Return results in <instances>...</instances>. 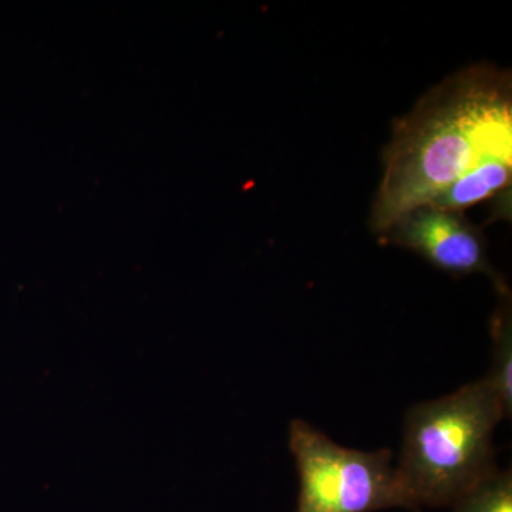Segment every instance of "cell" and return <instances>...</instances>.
<instances>
[{
	"instance_id": "6da1fadb",
	"label": "cell",
	"mask_w": 512,
	"mask_h": 512,
	"mask_svg": "<svg viewBox=\"0 0 512 512\" xmlns=\"http://www.w3.org/2000/svg\"><path fill=\"white\" fill-rule=\"evenodd\" d=\"M511 86L507 70L476 64L448 76L396 121L370 217L377 237L481 161L512 158Z\"/></svg>"
},
{
	"instance_id": "7a4b0ae2",
	"label": "cell",
	"mask_w": 512,
	"mask_h": 512,
	"mask_svg": "<svg viewBox=\"0 0 512 512\" xmlns=\"http://www.w3.org/2000/svg\"><path fill=\"white\" fill-rule=\"evenodd\" d=\"M505 419L487 379L414 404L404 420L396 470L419 511L448 507L498 471L494 433Z\"/></svg>"
},
{
	"instance_id": "3957f363",
	"label": "cell",
	"mask_w": 512,
	"mask_h": 512,
	"mask_svg": "<svg viewBox=\"0 0 512 512\" xmlns=\"http://www.w3.org/2000/svg\"><path fill=\"white\" fill-rule=\"evenodd\" d=\"M289 448L299 476L296 512L416 511L389 448L339 446L301 419L292 420L289 427Z\"/></svg>"
},
{
	"instance_id": "277c9868",
	"label": "cell",
	"mask_w": 512,
	"mask_h": 512,
	"mask_svg": "<svg viewBox=\"0 0 512 512\" xmlns=\"http://www.w3.org/2000/svg\"><path fill=\"white\" fill-rule=\"evenodd\" d=\"M380 241L409 249L447 274H483L493 279L498 291L507 288L488 259L480 229L458 212L424 205L397 222Z\"/></svg>"
},
{
	"instance_id": "5b68a950",
	"label": "cell",
	"mask_w": 512,
	"mask_h": 512,
	"mask_svg": "<svg viewBox=\"0 0 512 512\" xmlns=\"http://www.w3.org/2000/svg\"><path fill=\"white\" fill-rule=\"evenodd\" d=\"M511 177L512 158H487L448 185L427 205L463 214L467 208L510 190Z\"/></svg>"
},
{
	"instance_id": "8992f818",
	"label": "cell",
	"mask_w": 512,
	"mask_h": 512,
	"mask_svg": "<svg viewBox=\"0 0 512 512\" xmlns=\"http://www.w3.org/2000/svg\"><path fill=\"white\" fill-rule=\"evenodd\" d=\"M493 335V362L490 373L485 376L500 399L505 419L512 414V322L510 293L504 292V301L491 323Z\"/></svg>"
},
{
	"instance_id": "52a82bcc",
	"label": "cell",
	"mask_w": 512,
	"mask_h": 512,
	"mask_svg": "<svg viewBox=\"0 0 512 512\" xmlns=\"http://www.w3.org/2000/svg\"><path fill=\"white\" fill-rule=\"evenodd\" d=\"M451 507V512H512L511 470H498Z\"/></svg>"
}]
</instances>
